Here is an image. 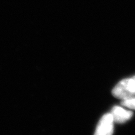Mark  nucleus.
Listing matches in <instances>:
<instances>
[{
    "label": "nucleus",
    "instance_id": "nucleus-1",
    "mask_svg": "<svg viewBox=\"0 0 135 135\" xmlns=\"http://www.w3.org/2000/svg\"><path fill=\"white\" fill-rule=\"evenodd\" d=\"M112 94L116 98L125 99L135 95V80L133 78L124 79L117 84L112 90Z\"/></svg>",
    "mask_w": 135,
    "mask_h": 135
},
{
    "label": "nucleus",
    "instance_id": "nucleus-2",
    "mask_svg": "<svg viewBox=\"0 0 135 135\" xmlns=\"http://www.w3.org/2000/svg\"><path fill=\"white\" fill-rule=\"evenodd\" d=\"M113 118L111 113L104 114L99 121L96 132V135H111L113 133Z\"/></svg>",
    "mask_w": 135,
    "mask_h": 135
},
{
    "label": "nucleus",
    "instance_id": "nucleus-3",
    "mask_svg": "<svg viewBox=\"0 0 135 135\" xmlns=\"http://www.w3.org/2000/svg\"><path fill=\"white\" fill-rule=\"evenodd\" d=\"M111 114L113 118L114 122L117 123H123L129 120L132 117L133 113L127 111L120 106H115L111 110Z\"/></svg>",
    "mask_w": 135,
    "mask_h": 135
},
{
    "label": "nucleus",
    "instance_id": "nucleus-4",
    "mask_svg": "<svg viewBox=\"0 0 135 135\" xmlns=\"http://www.w3.org/2000/svg\"><path fill=\"white\" fill-rule=\"evenodd\" d=\"M121 104L131 109H135V97H131L129 98L123 99Z\"/></svg>",
    "mask_w": 135,
    "mask_h": 135
},
{
    "label": "nucleus",
    "instance_id": "nucleus-5",
    "mask_svg": "<svg viewBox=\"0 0 135 135\" xmlns=\"http://www.w3.org/2000/svg\"><path fill=\"white\" fill-rule=\"evenodd\" d=\"M133 79H134V80H135V76H133Z\"/></svg>",
    "mask_w": 135,
    "mask_h": 135
}]
</instances>
